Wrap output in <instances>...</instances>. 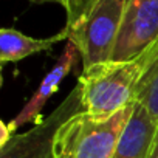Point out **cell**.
Listing matches in <instances>:
<instances>
[{
	"mask_svg": "<svg viewBox=\"0 0 158 158\" xmlns=\"http://www.w3.org/2000/svg\"><path fill=\"white\" fill-rule=\"evenodd\" d=\"M129 0H81L67 14L68 42L82 59L84 68L112 60Z\"/></svg>",
	"mask_w": 158,
	"mask_h": 158,
	"instance_id": "obj_1",
	"label": "cell"
},
{
	"mask_svg": "<svg viewBox=\"0 0 158 158\" xmlns=\"http://www.w3.org/2000/svg\"><path fill=\"white\" fill-rule=\"evenodd\" d=\"M143 53L126 62L107 60L82 70L84 112L95 119H109L135 102V90L143 73Z\"/></svg>",
	"mask_w": 158,
	"mask_h": 158,
	"instance_id": "obj_2",
	"label": "cell"
},
{
	"mask_svg": "<svg viewBox=\"0 0 158 158\" xmlns=\"http://www.w3.org/2000/svg\"><path fill=\"white\" fill-rule=\"evenodd\" d=\"M133 106L135 102L109 119H95L85 112L71 116L57 130L54 158H113Z\"/></svg>",
	"mask_w": 158,
	"mask_h": 158,
	"instance_id": "obj_3",
	"label": "cell"
},
{
	"mask_svg": "<svg viewBox=\"0 0 158 158\" xmlns=\"http://www.w3.org/2000/svg\"><path fill=\"white\" fill-rule=\"evenodd\" d=\"M79 112H84V104L82 89L77 84L44 121L25 133L13 135L5 146L0 147V158H54L57 130Z\"/></svg>",
	"mask_w": 158,
	"mask_h": 158,
	"instance_id": "obj_4",
	"label": "cell"
},
{
	"mask_svg": "<svg viewBox=\"0 0 158 158\" xmlns=\"http://www.w3.org/2000/svg\"><path fill=\"white\" fill-rule=\"evenodd\" d=\"M158 37V0H129L112 60L138 57Z\"/></svg>",
	"mask_w": 158,
	"mask_h": 158,
	"instance_id": "obj_5",
	"label": "cell"
},
{
	"mask_svg": "<svg viewBox=\"0 0 158 158\" xmlns=\"http://www.w3.org/2000/svg\"><path fill=\"white\" fill-rule=\"evenodd\" d=\"M79 57H81V54H79L77 48L71 42H68L65 50L62 51V54L59 56V59L53 65V68L47 73V76L40 82L39 89L31 96V99L23 106V109L19 112V115L8 123V129L11 130V133L14 130H17L19 127H22L23 124L39 119L40 112L45 107L47 101L57 92L60 82L64 81V77L71 71V68L76 65Z\"/></svg>",
	"mask_w": 158,
	"mask_h": 158,
	"instance_id": "obj_6",
	"label": "cell"
},
{
	"mask_svg": "<svg viewBox=\"0 0 158 158\" xmlns=\"http://www.w3.org/2000/svg\"><path fill=\"white\" fill-rule=\"evenodd\" d=\"M158 121L147 110L135 102L133 112L119 136L113 158H150L155 143Z\"/></svg>",
	"mask_w": 158,
	"mask_h": 158,
	"instance_id": "obj_7",
	"label": "cell"
},
{
	"mask_svg": "<svg viewBox=\"0 0 158 158\" xmlns=\"http://www.w3.org/2000/svg\"><path fill=\"white\" fill-rule=\"evenodd\" d=\"M67 39L68 36L65 30L45 39H34L14 28H2L0 30V62H19L36 53L48 51L53 45Z\"/></svg>",
	"mask_w": 158,
	"mask_h": 158,
	"instance_id": "obj_8",
	"label": "cell"
},
{
	"mask_svg": "<svg viewBox=\"0 0 158 158\" xmlns=\"http://www.w3.org/2000/svg\"><path fill=\"white\" fill-rule=\"evenodd\" d=\"M144 65L135 90V102L158 121V37L143 51Z\"/></svg>",
	"mask_w": 158,
	"mask_h": 158,
	"instance_id": "obj_9",
	"label": "cell"
},
{
	"mask_svg": "<svg viewBox=\"0 0 158 158\" xmlns=\"http://www.w3.org/2000/svg\"><path fill=\"white\" fill-rule=\"evenodd\" d=\"M31 2H39V3H44V2H47V3H57V5H60V6L65 10V13L68 14V13H71V11L74 10V6L81 2V0H31Z\"/></svg>",
	"mask_w": 158,
	"mask_h": 158,
	"instance_id": "obj_10",
	"label": "cell"
},
{
	"mask_svg": "<svg viewBox=\"0 0 158 158\" xmlns=\"http://www.w3.org/2000/svg\"><path fill=\"white\" fill-rule=\"evenodd\" d=\"M13 133L8 129V123H0V147L5 146L10 139H11Z\"/></svg>",
	"mask_w": 158,
	"mask_h": 158,
	"instance_id": "obj_11",
	"label": "cell"
},
{
	"mask_svg": "<svg viewBox=\"0 0 158 158\" xmlns=\"http://www.w3.org/2000/svg\"><path fill=\"white\" fill-rule=\"evenodd\" d=\"M150 158H158V129H156V136H155V143L150 152Z\"/></svg>",
	"mask_w": 158,
	"mask_h": 158,
	"instance_id": "obj_12",
	"label": "cell"
}]
</instances>
